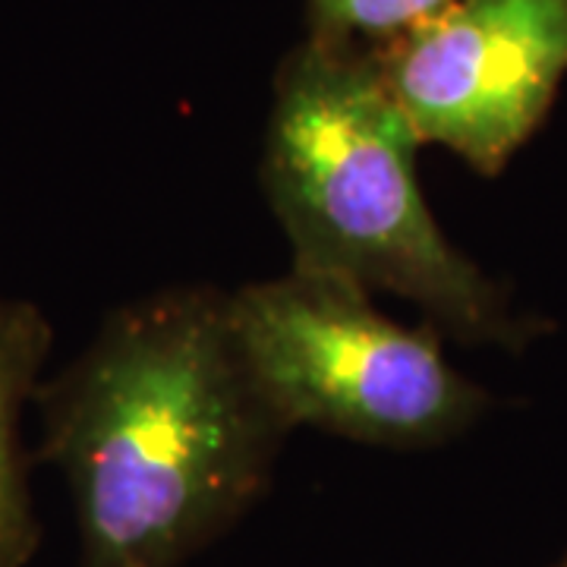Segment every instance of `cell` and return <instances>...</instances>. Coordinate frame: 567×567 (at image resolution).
Here are the masks:
<instances>
[{
    "label": "cell",
    "mask_w": 567,
    "mask_h": 567,
    "mask_svg": "<svg viewBox=\"0 0 567 567\" xmlns=\"http://www.w3.org/2000/svg\"><path fill=\"white\" fill-rule=\"evenodd\" d=\"M35 404L32 461L70 488L80 567L189 565L262 498L290 435L212 284L111 309Z\"/></svg>",
    "instance_id": "6da1fadb"
},
{
    "label": "cell",
    "mask_w": 567,
    "mask_h": 567,
    "mask_svg": "<svg viewBox=\"0 0 567 567\" xmlns=\"http://www.w3.org/2000/svg\"><path fill=\"white\" fill-rule=\"evenodd\" d=\"M420 148L369 44H297L275 76L259 167L290 268L394 293L464 344L520 350L536 324L439 227L416 177Z\"/></svg>",
    "instance_id": "7a4b0ae2"
},
{
    "label": "cell",
    "mask_w": 567,
    "mask_h": 567,
    "mask_svg": "<svg viewBox=\"0 0 567 567\" xmlns=\"http://www.w3.org/2000/svg\"><path fill=\"white\" fill-rule=\"evenodd\" d=\"M246 363L290 429L391 451L454 442L488 394L447 363L435 324H401L372 293L322 275H287L230 290Z\"/></svg>",
    "instance_id": "3957f363"
},
{
    "label": "cell",
    "mask_w": 567,
    "mask_h": 567,
    "mask_svg": "<svg viewBox=\"0 0 567 567\" xmlns=\"http://www.w3.org/2000/svg\"><path fill=\"white\" fill-rule=\"evenodd\" d=\"M372 51L420 142L498 177L567 76V0H451Z\"/></svg>",
    "instance_id": "277c9868"
},
{
    "label": "cell",
    "mask_w": 567,
    "mask_h": 567,
    "mask_svg": "<svg viewBox=\"0 0 567 567\" xmlns=\"http://www.w3.org/2000/svg\"><path fill=\"white\" fill-rule=\"evenodd\" d=\"M54 328L39 306L0 293V567H25L41 543L22 447V410L35 401Z\"/></svg>",
    "instance_id": "5b68a950"
},
{
    "label": "cell",
    "mask_w": 567,
    "mask_h": 567,
    "mask_svg": "<svg viewBox=\"0 0 567 567\" xmlns=\"http://www.w3.org/2000/svg\"><path fill=\"white\" fill-rule=\"evenodd\" d=\"M451 0H309V39L385 44L410 25L429 20Z\"/></svg>",
    "instance_id": "8992f818"
},
{
    "label": "cell",
    "mask_w": 567,
    "mask_h": 567,
    "mask_svg": "<svg viewBox=\"0 0 567 567\" xmlns=\"http://www.w3.org/2000/svg\"><path fill=\"white\" fill-rule=\"evenodd\" d=\"M555 567H567V555H565V558H561V561H558V565H555Z\"/></svg>",
    "instance_id": "52a82bcc"
}]
</instances>
